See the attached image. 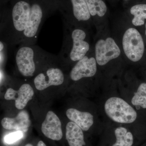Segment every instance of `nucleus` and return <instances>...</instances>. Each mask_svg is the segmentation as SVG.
I'll return each mask as SVG.
<instances>
[{"label":"nucleus","mask_w":146,"mask_h":146,"mask_svg":"<svg viewBox=\"0 0 146 146\" xmlns=\"http://www.w3.org/2000/svg\"><path fill=\"white\" fill-rule=\"evenodd\" d=\"M31 4L20 0L13 5L10 15L1 19L0 39L7 48H12L21 44L29 18Z\"/></svg>","instance_id":"nucleus-1"},{"label":"nucleus","mask_w":146,"mask_h":146,"mask_svg":"<svg viewBox=\"0 0 146 146\" xmlns=\"http://www.w3.org/2000/svg\"><path fill=\"white\" fill-rule=\"evenodd\" d=\"M18 72L26 77L33 76L39 65L47 66L57 62L58 56L46 51L35 44H21L14 53Z\"/></svg>","instance_id":"nucleus-2"},{"label":"nucleus","mask_w":146,"mask_h":146,"mask_svg":"<svg viewBox=\"0 0 146 146\" xmlns=\"http://www.w3.org/2000/svg\"><path fill=\"white\" fill-rule=\"evenodd\" d=\"M63 44L58 54L63 62H77L86 55L90 45L86 40V32L80 28H72L68 21H63Z\"/></svg>","instance_id":"nucleus-3"},{"label":"nucleus","mask_w":146,"mask_h":146,"mask_svg":"<svg viewBox=\"0 0 146 146\" xmlns=\"http://www.w3.org/2000/svg\"><path fill=\"white\" fill-rule=\"evenodd\" d=\"M104 110L107 116L116 122L131 123L137 118L135 110L125 101L118 97L108 99L105 104Z\"/></svg>","instance_id":"nucleus-4"},{"label":"nucleus","mask_w":146,"mask_h":146,"mask_svg":"<svg viewBox=\"0 0 146 146\" xmlns=\"http://www.w3.org/2000/svg\"><path fill=\"white\" fill-rule=\"evenodd\" d=\"M123 46L126 56L131 61L137 62L143 57L145 50L143 40L136 29L129 28L125 33Z\"/></svg>","instance_id":"nucleus-5"},{"label":"nucleus","mask_w":146,"mask_h":146,"mask_svg":"<svg viewBox=\"0 0 146 146\" xmlns=\"http://www.w3.org/2000/svg\"><path fill=\"white\" fill-rule=\"evenodd\" d=\"M64 81L63 71L60 68L51 66L39 73L33 80L35 86L39 91H43L51 86H60Z\"/></svg>","instance_id":"nucleus-6"},{"label":"nucleus","mask_w":146,"mask_h":146,"mask_svg":"<svg viewBox=\"0 0 146 146\" xmlns=\"http://www.w3.org/2000/svg\"><path fill=\"white\" fill-rule=\"evenodd\" d=\"M120 53L119 48L111 37L105 40L100 39L95 45L96 59L98 64L101 66L119 57Z\"/></svg>","instance_id":"nucleus-7"},{"label":"nucleus","mask_w":146,"mask_h":146,"mask_svg":"<svg viewBox=\"0 0 146 146\" xmlns=\"http://www.w3.org/2000/svg\"><path fill=\"white\" fill-rule=\"evenodd\" d=\"M96 62L94 57L85 56L72 68L69 74L70 78L73 81H78L83 78L94 76L97 72Z\"/></svg>","instance_id":"nucleus-8"},{"label":"nucleus","mask_w":146,"mask_h":146,"mask_svg":"<svg viewBox=\"0 0 146 146\" xmlns=\"http://www.w3.org/2000/svg\"><path fill=\"white\" fill-rule=\"evenodd\" d=\"M34 91L30 84L25 83L22 84L17 91L12 88L7 90L5 99L7 100H14L15 106L19 110H23L26 106L28 102L32 99Z\"/></svg>","instance_id":"nucleus-9"},{"label":"nucleus","mask_w":146,"mask_h":146,"mask_svg":"<svg viewBox=\"0 0 146 146\" xmlns=\"http://www.w3.org/2000/svg\"><path fill=\"white\" fill-rule=\"evenodd\" d=\"M41 129L46 137L54 141H59L63 137L61 122L52 111H49L47 113Z\"/></svg>","instance_id":"nucleus-10"},{"label":"nucleus","mask_w":146,"mask_h":146,"mask_svg":"<svg viewBox=\"0 0 146 146\" xmlns=\"http://www.w3.org/2000/svg\"><path fill=\"white\" fill-rule=\"evenodd\" d=\"M31 124L29 114L24 110L19 112L16 117H5L1 121L3 127L8 130L26 131Z\"/></svg>","instance_id":"nucleus-11"},{"label":"nucleus","mask_w":146,"mask_h":146,"mask_svg":"<svg viewBox=\"0 0 146 146\" xmlns=\"http://www.w3.org/2000/svg\"><path fill=\"white\" fill-rule=\"evenodd\" d=\"M66 115L71 121L75 123L84 131L89 130L94 124V116L89 112H81L71 108L67 110Z\"/></svg>","instance_id":"nucleus-12"},{"label":"nucleus","mask_w":146,"mask_h":146,"mask_svg":"<svg viewBox=\"0 0 146 146\" xmlns=\"http://www.w3.org/2000/svg\"><path fill=\"white\" fill-rule=\"evenodd\" d=\"M65 135L70 146H83L86 145L82 130L75 123L70 121L67 124Z\"/></svg>","instance_id":"nucleus-13"},{"label":"nucleus","mask_w":146,"mask_h":146,"mask_svg":"<svg viewBox=\"0 0 146 146\" xmlns=\"http://www.w3.org/2000/svg\"><path fill=\"white\" fill-rule=\"evenodd\" d=\"M72 7L73 19L76 23L89 21L91 14L85 0H70Z\"/></svg>","instance_id":"nucleus-14"},{"label":"nucleus","mask_w":146,"mask_h":146,"mask_svg":"<svg viewBox=\"0 0 146 146\" xmlns=\"http://www.w3.org/2000/svg\"><path fill=\"white\" fill-rule=\"evenodd\" d=\"M116 143L112 146H131L133 143L132 133L125 128L119 127L115 130Z\"/></svg>","instance_id":"nucleus-15"},{"label":"nucleus","mask_w":146,"mask_h":146,"mask_svg":"<svg viewBox=\"0 0 146 146\" xmlns=\"http://www.w3.org/2000/svg\"><path fill=\"white\" fill-rule=\"evenodd\" d=\"M130 13L134 16L132 24L135 26H140L145 24L146 19V4L134 5L130 9Z\"/></svg>","instance_id":"nucleus-16"},{"label":"nucleus","mask_w":146,"mask_h":146,"mask_svg":"<svg viewBox=\"0 0 146 146\" xmlns=\"http://www.w3.org/2000/svg\"><path fill=\"white\" fill-rule=\"evenodd\" d=\"M91 16L102 17L107 11V7L102 0H85Z\"/></svg>","instance_id":"nucleus-17"},{"label":"nucleus","mask_w":146,"mask_h":146,"mask_svg":"<svg viewBox=\"0 0 146 146\" xmlns=\"http://www.w3.org/2000/svg\"><path fill=\"white\" fill-rule=\"evenodd\" d=\"M131 103L135 106L146 108V83H142L138 87L131 99Z\"/></svg>","instance_id":"nucleus-18"},{"label":"nucleus","mask_w":146,"mask_h":146,"mask_svg":"<svg viewBox=\"0 0 146 146\" xmlns=\"http://www.w3.org/2000/svg\"><path fill=\"white\" fill-rule=\"evenodd\" d=\"M23 136V131H17L16 132H12L7 134L5 137V141L8 144H13L16 141L20 140Z\"/></svg>","instance_id":"nucleus-19"},{"label":"nucleus","mask_w":146,"mask_h":146,"mask_svg":"<svg viewBox=\"0 0 146 146\" xmlns=\"http://www.w3.org/2000/svg\"><path fill=\"white\" fill-rule=\"evenodd\" d=\"M25 146H33L31 144H27ZM36 146H46V144L44 143V142H43V141H39V142H38V144H37V145Z\"/></svg>","instance_id":"nucleus-20"},{"label":"nucleus","mask_w":146,"mask_h":146,"mask_svg":"<svg viewBox=\"0 0 146 146\" xmlns=\"http://www.w3.org/2000/svg\"><path fill=\"white\" fill-rule=\"evenodd\" d=\"M145 29H146V30H145V35H146V25H145Z\"/></svg>","instance_id":"nucleus-21"}]
</instances>
